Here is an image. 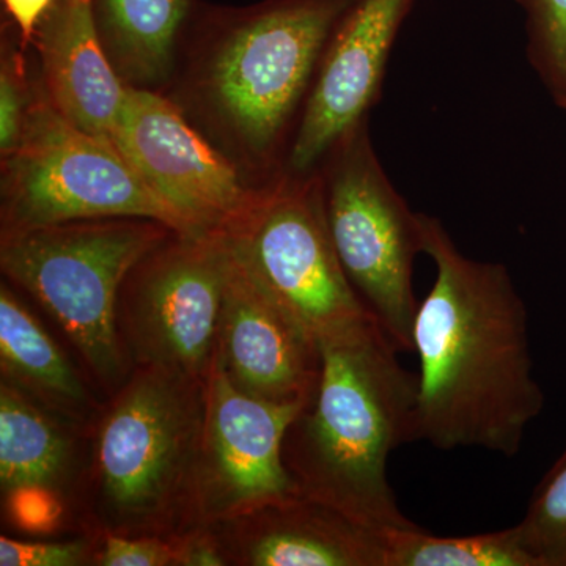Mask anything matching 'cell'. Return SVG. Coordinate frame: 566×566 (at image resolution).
<instances>
[{
  "label": "cell",
  "instance_id": "9c48e42d",
  "mask_svg": "<svg viewBox=\"0 0 566 566\" xmlns=\"http://www.w3.org/2000/svg\"><path fill=\"white\" fill-rule=\"evenodd\" d=\"M229 245L222 232L175 234L134 268L126 326L145 367L208 378L221 324Z\"/></svg>",
  "mask_w": 566,
  "mask_h": 566
},
{
  "label": "cell",
  "instance_id": "7402d4cb",
  "mask_svg": "<svg viewBox=\"0 0 566 566\" xmlns=\"http://www.w3.org/2000/svg\"><path fill=\"white\" fill-rule=\"evenodd\" d=\"M35 93L25 73L20 50L3 40L0 62V155L17 150L24 134Z\"/></svg>",
  "mask_w": 566,
  "mask_h": 566
},
{
  "label": "cell",
  "instance_id": "8fae6325",
  "mask_svg": "<svg viewBox=\"0 0 566 566\" xmlns=\"http://www.w3.org/2000/svg\"><path fill=\"white\" fill-rule=\"evenodd\" d=\"M112 144L197 234L226 230L259 192L245 185L232 159L151 88L128 85Z\"/></svg>",
  "mask_w": 566,
  "mask_h": 566
},
{
  "label": "cell",
  "instance_id": "cb8c5ba5",
  "mask_svg": "<svg viewBox=\"0 0 566 566\" xmlns=\"http://www.w3.org/2000/svg\"><path fill=\"white\" fill-rule=\"evenodd\" d=\"M9 513L14 523L29 532H48L57 526L62 515L61 502L54 490L24 486L7 493Z\"/></svg>",
  "mask_w": 566,
  "mask_h": 566
},
{
  "label": "cell",
  "instance_id": "d4e9b609",
  "mask_svg": "<svg viewBox=\"0 0 566 566\" xmlns=\"http://www.w3.org/2000/svg\"><path fill=\"white\" fill-rule=\"evenodd\" d=\"M99 565L104 566H166L177 565V549L161 539H132L106 536Z\"/></svg>",
  "mask_w": 566,
  "mask_h": 566
},
{
  "label": "cell",
  "instance_id": "52a82bcc",
  "mask_svg": "<svg viewBox=\"0 0 566 566\" xmlns=\"http://www.w3.org/2000/svg\"><path fill=\"white\" fill-rule=\"evenodd\" d=\"M222 233L253 277L316 344L375 318L335 252L316 170H281Z\"/></svg>",
  "mask_w": 566,
  "mask_h": 566
},
{
  "label": "cell",
  "instance_id": "6da1fadb",
  "mask_svg": "<svg viewBox=\"0 0 566 566\" xmlns=\"http://www.w3.org/2000/svg\"><path fill=\"white\" fill-rule=\"evenodd\" d=\"M420 223L436 277L412 329L416 441L515 457L545 405L526 304L504 264L465 256L439 219L420 212Z\"/></svg>",
  "mask_w": 566,
  "mask_h": 566
},
{
  "label": "cell",
  "instance_id": "30bf717a",
  "mask_svg": "<svg viewBox=\"0 0 566 566\" xmlns=\"http://www.w3.org/2000/svg\"><path fill=\"white\" fill-rule=\"evenodd\" d=\"M308 403L263 400L243 392L214 356L192 482L202 516L211 521L252 516L300 497L283 460V442Z\"/></svg>",
  "mask_w": 566,
  "mask_h": 566
},
{
  "label": "cell",
  "instance_id": "484cf974",
  "mask_svg": "<svg viewBox=\"0 0 566 566\" xmlns=\"http://www.w3.org/2000/svg\"><path fill=\"white\" fill-rule=\"evenodd\" d=\"M57 0H3L7 13L21 35V44L35 40L41 22Z\"/></svg>",
  "mask_w": 566,
  "mask_h": 566
},
{
  "label": "cell",
  "instance_id": "7a4b0ae2",
  "mask_svg": "<svg viewBox=\"0 0 566 566\" xmlns=\"http://www.w3.org/2000/svg\"><path fill=\"white\" fill-rule=\"evenodd\" d=\"M319 379L283 442L301 495L374 531L417 528L398 505L387 461L416 441L419 375L378 319L318 340Z\"/></svg>",
  "mask_w": 566,
  "mask_h": 566
},
{
  "label": "cell",
  "instance_id": "3957f363",
  "mask_svg": "<svg viewBox=\"0 0 566 566\" xmlns=\"http://www.w3.org/2000/svg\"><path fill=\"white\" fill-rule=\"evenodd\" d=\"M357 2L266 0L216 14L193 73V96L253 166L270 169L281 159L324 51Z\"/></svg>",
  "mask_w": 566,
  "mask_h": 566
},
{
  "label": "cell",
  "instance_id": "ffe728a7",
  "mask_svg": "<svg viewBox=\"0 0 566 566\" xmlns=\"http://www.w3.org/2000/svg\"><path fill=\"white\" fill-rule=\"evenodd\" d=\"M516 527L539 565L566 566V449L535 488Z\"/></svg>",
  "mask_w": 566,
  "mask_h": 566
},
{
  "label": "cell",
  "instance_id": "ac0fdd59",
  "mask_svg": "<svg viewBox=\"0 0 566 566\" xmlns=\"http://www.w3.org/2000/svg\"><path fill=\"white\" fill-rule=\"evenodd\" d=\"M69 436L10 382L0 387V485L3 494L24 486L57 491L70 468Z\"/></svg>",
  "mask_w": 566,
  "mask_h": 566
},
{
  "label": "cell",
  "instance_id": "e0dca14e",
  "mask_svg": "<svg viewBox=\"0 0 566 566\" xmlns=\"http://www.w3.org/2000/svg\"><path fill=\"white\" fill-rule=\"evenodd\" d=\"M0 364L10 385L69 416L84 415L91 397L62 349L2 285L0 290Z\"/></svg>",
  "mask_w": 566,
  "mask_h": 566
},
{
  "label": "cell",
  "instance_id": "277c9868",
  "mask_svg": "<svg viewBox=\"0 0 566 566\" xmlns=\"http://www.w3.org/2000/svg\"><path fill=\"white\" fill-rule=\"evenodd\" d=\"M150 219L107 218L2 234L3 274L35 297L106 385L125 375L117 329L123 283L174 234Z\"/></svg>",
  "mask_w": 566,
  "mask_h": 566
},
{
  "label": "cell",
  "instance_id": "2e32d148",
  "mask_svg": "<svg viewBox=\"0 0 566 566\" xmlns=\"http://www.w3.org/2000/svg\"><path fill=\"white\" fill-rule=\"evenodd\" d=\"M91 6L107 57L126 84L150 88L169 77L193 0H91Z\"/></svg>",
  "mask_w": 566,
  "mask_h": 566
},
{
  "label": "cell",
  "instance_id": "603a6c76",
  "mask_svg": "<svg viewBox=\"0 0 566 566\" xmlns=\"http://www.w3.org/2000/svg\"><path fill=\"white\" fill-rule=\"evenodd\" d=\"M88 557L84 542L33 543L0 538V565L2 566H76Z\"/></svg>",
  "mask_w": 566,
  "mask_h": 566
},
{
  "label": "cell",
  "instance_id": "d6986e66",
  "mask_svg": "<svg viewBox=\"0 0 566 566\" xmlns=\"http://www.w3.org/2000/svg\"><path fill=\"white\" fill-rule=\"evenodd\" d=\"M386 566H542L517 527L488 534L438 536L422 528L386 531Z\"/></svg>",
  "mask_w": 566,
  "mask_h": 566
},
{
  "label": "cell",
  "instance_id": "8992f818",
  "mask_svg": "<svg viewBox=\"0 0 566 566\" xmlns=\"http://www.w3.org/2000/svg\"><path fill=\"white\" fill-rule=\"evenodd\" d=\"M335 252L354 292L400 352H412L420 301L416 256L420 212L394 188L376 156L368 118L353 126L316 167Z\"/></svg>",
  "mask_w": 566,
  "mask_h": 566
},
{
  "label": "cell",
  "instance_id": "7c38bea8",
  "mask_svg": "<svg viewBox=\"0 0 566 566\" xmlns=\"http://www.w3.org/2000/svg\"><path fill=\"white\" fill-rule=\"evenodd\" d=\"M416 0H359L335 29L283 169L314 172L353 126L368 117L381 95L387 61Z\"/></svg>",
  "mask_w": 566,
  "mask_h": 566
},
{
  "label": "cell",
  "instance_id": "4fadbf2b",
  "mask_svg": "<svg viewBox=\"0 0 566 566\" xmlns=\"http://www.w3.org/2000/svg\"><path fill=\"white\" fill-rule=\"evenodd\" d=\"M227 245L216 357L243 392L263 400L308 403L318 386V344L253 277L229 241Z\"/></svg>",
  "mask_w": 566,
  "mask_h": 566
},
{
  "label": "cell",
  "instance_id": "5bb4252c",
  "mask_svg": "<svg viewBox=\"0 0 566 566\" xmlns=\"http://www.w3.org/2000/svg\"><path fill=\"white\" fill-rule=\"evenodd\" d=\"M33 41L51 106L81 132L112 144L128 84L107 57L91 0H57Z\"/></svg>",
  "mask_w": 566,
  "mask_h": 566
},
{
  "label": "cell",
  "instance_id": "44dd1931",
  "mask_svg": "<svg viewBox=\"0 0 566 566\" xmlns=\"http://www.w3.org/2000/svg\"><path fill=\"white\" fill-rule=\"evenodd\" d=\"M526 14L527 57L551 98L566 111V0H515Z\"/></svg>",
  "mask_w": 566,
  "mask_h": 566
},
{
  "label": "cell",
  "instance_id": "9a60e30c",
  "mask_svg": "<svg viewBox=\"0 0 566 566\" xmlns=\"http://www.w3.org/2000/svg\"><path fill=\"white\" fill-rule=\"evenodd\" d=\"M252 517L249 565L386 566L385 532L360 526L304 495Z\"/></svg>",
  "mask_w": 566,
  "mask_h": 566
},
{
  "label": "cell",
  "instance_id": "ba28073f",
  "mask_svg": "<svg viewBox=\"0 0 566 566\" xmlns=\"http://www.w3.org/2000/svg\"><path fill=\"white\" fill-rule=\"evenodd\" d=\"M199 381L145 367L118 395L96 444L99 502L115 526L166 515L193 482L202 441Z\"/></svg>",
  "mask_w": 566,
  "mask_h": 566
},
{
  "label": "cell",
  "instance_id": "4316f807",
  "mask_svg": "<svg viewBox=\"0 0 566 566\" xmlns=\"http://www.w3.org/2000/svg\"><path fill=\"white\" fill-rule=\"evenodd\" d=\"M177 565L186 566H219L226 565L221 547L214 545L207 536H192L188 542L175 546Z\"/></svg>",
  "mask_w": 566,
  "mask_h": 566
},
{
  "label": "cell",
  "instance_id": "5b68a950",
  "mask_svg": "<svg viewBox=\"0 0 566 566\" xmlns=\"http://www.w3.org/2000/svg\"><path fill=\"white\" fill-rule=\"evenodd\" d=\"M107 218L150 219L197 234L114 144L66 122L41 88L20 145L2 159V234Z\"/></svg>",
  "mask_w": 566,
  "mask_h": 566
}]
</instances>
